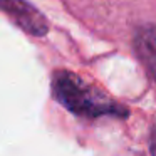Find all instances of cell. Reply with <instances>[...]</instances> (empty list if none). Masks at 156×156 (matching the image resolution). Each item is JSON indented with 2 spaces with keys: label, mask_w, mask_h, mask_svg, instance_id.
<instances>
[{
  "label": "cell",
  "mask_w": 156,
  "mask_h": 156,
  "mask_svg": "<svg viewBox=\"0 0 156 156\" xmlns=\"http://www.w3.org/2000/svg\"><path fill=\"white\" fill-rule=\"evenodd\" d=\"M54 96L67 111L82 118L116 116L126 118L128 109L112 101L101 89L86 82L81 76L71 71H57L52 77Z\"/></svg>",
  "instance_id": "cell-1"
},
{
  "label": "cell",
  "mask_w": 156,
  "mask_h": 156,
  "mask_svg": "<svg viewBox=\"0 0 156 156\" xmlns=\"http://www.w3.org/2000/svg\"><path fill=\"white\" fill-rule=\"evenodd\" d=\"M0 10L30 35L42 37L49 32L47 19L27 0H0Z\"/></svg>",
  "instance_id": "cell-2"
},
{
  "label": "cell",
  "mask_w": 156,
  "mask_h": 156,
  "mask_svg": "<svg viewBox=\"0 0 156 156\" xmlns=\"http://www.w3.org/2000/svg\"><path fill=\"white\" fill-rule=\"evenodd\" d=\"M134 51L148 74L156 81V25H143L134 35Z\"/></svg>",
  "instance_id": "cell-3"
},
{
  "label": "cell",
  "mask_w": 156,
  "mask_h": 156,
  "mask_svg": "<svg viewBox=\"0 0 156 156\" xmlns=\"http://www.w3.org/2000/svg\"><path fill=\"white\" fill-rule=\"evenodd\" d=\"M149 149H151V156H156V124L149 133Z\"/></svg>",
  "instance_id": "cell-4"
}]
</instances>
